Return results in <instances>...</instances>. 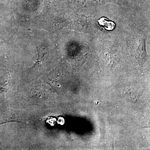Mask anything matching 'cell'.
Returning <instances> with one entry per match:
<instances>
[{
  "mask_svg": "<svg viewBox=\"0 0 150 150\" xmlns=\"http://www.w3.org/2000/svg\"><path fill=\"white\" fill-rule=\"evenodd\" d=\"M100 25L103 26L108 30H112L114 29L115 25L113 22L108 20L106 18L102 17L98 20Z\"/></svg>",
  "mask_w": 150,
  "mask_h": 150,
  "instance_id": "1",
  "label": "cell"
}]
</instances>
